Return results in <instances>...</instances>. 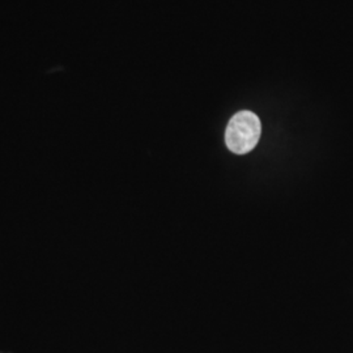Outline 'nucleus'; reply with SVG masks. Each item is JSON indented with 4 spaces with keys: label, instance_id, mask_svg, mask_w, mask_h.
<instances>
[{
    "label": "nucleus",
    "instance_id": "1",
    "mask_svg": "<svg viewBox=\"0 0 353 353\" xmlns=\"http://www.w3.org/2000/svg\"><path fill=\"white\" fill-rule=\"evenodd\" d=\"M262 125L252 112H240L232 117L225 131V143L229 151L246 154L252 151L261 139Z\"/></svg>",
    "mask_w": 353,
    "mask_h": 353
}]
</instances>
